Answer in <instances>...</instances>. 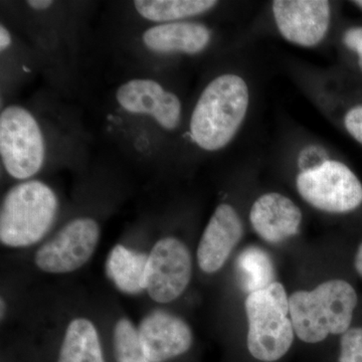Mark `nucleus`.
Returning a JSON list of instances; mask_svg holds the SVG:
<instances>
[{
  "mask_svg": "<svg viewBox=\"0 0 362 362\" xmlns=\"http://www.w3.org/2000/svg\"><path fill=\"white\" fill-rule=\"evenodd\" d=\"M112 101L116 132L144 158H156L158 141L180 128L182 102L157 77L126 78L114 90Z\"/></svg>",
  "mask_w": 362,
  "mask_h": 362,
  "instance_id": "nucleus-1",
  "label": "nucleus"
},
{
  "mask_svg": "<svg viewBox=\"0 0 362 362\" xmlns=\"http://www.w3.org/2000/svg\"><path fill=\"white\" fill-rule=\"evenodd\" d=\"M246 81L223 74L204 88L189 117L188 135L195 146L216 152L230 144L244 122L249 108Z\"/></svg>",
  "mask_w": 362,
  "mask_h": 362,
  "instance_id": "nucleus-2",
  "label": "nucleus"
},
{
  "mask_svg": "<svg viewBox=\"0 0 362 362\" xmlns=\"http://www.w3.org/2000/svg\"><path fill=\"white\" fill-rule=\"evenodd\" d=\"M359 304L356 287L343 279H332L311 291L289 297V313L295 334L306 343L342 335L352 327Z\"/></svg>",
  "mask_w": 362,
  "mask_h": 362,
  "instance_id": "nucleus-3",
  "label": "nucleus"
},
{
  "mask_svg": "<svg viewBox=\"0 0 362 362\" xmlns=\"http://www.w3.org/2000/svg\"><path fill=\"white\" fill-rule=\"evenodd\" d=\"M59 201L45 181H20L9 188L0 204V242L8 247L33 246L51 230Z\"/></svg>",
  "mask_w": 362,
  "mask_h": 362,
  "instance_id": "nucleus-4",
  "label": "nucleus"
},
{
  "mask_svg": "<svg viewBox=\"0 0 362 362\" xmlns=\"http://www.w3.org/2000/svg\"><path fill=\"white\" fill-rule=\"evenodd\" d=\"M37 112L23 104H8L0 113V161L9 177L33 180L51 153V135Z\"/></svg>",
  "mask_w": 362,
  "mask_h": 362,
  "instance_id": "nucleus-5",
  "label": "nucleus"
},
{
  "mask_svg": "<svg viewBox=\"0 0 362 362\" xmlns=\"http://www.w3.org/2000/svg\"><path fill=\"white\" fill-rule=\"evenodd\" d=\"M245 309L250 354L266 362L282 358L289 351L295 335L284 286L274 282L265 289L251 293L245 301Z\"/></svg>",
  "mask_w": 362,
  "mask_h": 362,
  "instance_id": "nucleus-6",
  "label": "nucleus"
},
{
  "mask_svg": "<svg viewBox=\"0 0 362 362\" xmlns=\"http://www.w3.org/2000/svg\"><path fill=\"white\" fill-rule=\"evenodd\" d=\"M296 187L305 202L326 213L349 214L362 206L361 180L339 161L325 160L302 171Z\"/></svg>",
  "mask_w": 362,
  "mask_h": 362,
  "instance_id": "nucleus-7",
  "label": "nucleus"
},
{
  "mask_svg": "<svg viewBox=\"0 0 362 362\" xmlns=\"http://www.w3.org/2000/svg\"><path fill=\"white\" fill-rule=\"evenodd\" d=\"M100 238L101 226L96 218L76 216L37 250L35 266L52 275L73 273L90 261L96 252Z\"/></svg>",
  "mask_w": 362,
  "mask_h": 362,
  "instance_id": "nucleus-8",
  "label": "nucleus"
},
{
  "mask_svg": "<svg viewBox=\"0 0 362 362\" xmlns=\"http://www.w3.org/2000/svg\"><path fill=\"white\" fill-rule=\"evenodd\" d=\"M213 40L209 26L195 21L145 25L129 40V49L141 61L156 64L178 56H197Z\"/></svg>",
  "mask_w": 362,
  "mask_h": 362,
  "instance_id": "nucleus-9",
  "label": "nucleus"
},
{
  "mask_svg": "<svg viewBox=\"0 0 362 362\" xmlns=\"http://www.w3.org/2000/svg\"><path fill=\"white\" fill-rule=\"evenodd\" d=\"M192 277L189 250L176 237H164L152 247L147 261L145 292L156 303L175 301L185 293Z\"/></svg>",
  "mask_w": 362,
  "mask_h": 362,
  "instance_id": "nucleus-10",
  "label": "nucleus"
},
{
  "mask_svg": "<svg viewBox=\"0 0 362 362\" xmlns=\"http://www.w3.org/2000/svg\"><path fill=\"white\" fill-rule=\"evenodd\" d=\"M279 32L288 42L311 47L322 42L330 25L331 9L324 0H276L272 4Z\"/></svg>",
  "mask_w": 362,
  "mask_h": 362,
  "instance_id": "nucleus-11",
  "label": "nucleus"
},
{
  "mask_svg": "<svg viewBox=\"0 0 362 362\" xmlns=\"http://www.w3.org/2000/svg\"><path fill=\"white\" fill-rule=\"evenodd\" d=\"M137 328L145 354L152 362H166L182 356L194 341L190 326L168 311L150 312Z\"/></svg>",
  "mask_w": 362,
  "mask_h": 362,
  "instance_id": "nucleus-12",
  "label": "nucleus"
},
{
  "mask_svg": "<svg viewBox=\"0 0 362 362\" xmlns=\"http://www.w3.org/2000/svg\"><path fill=\"white\" fill-rule=\"evenodd\" d=\"M243 235L244 226L233 206L221 204L216 207L197 247V264L201 270L206 274L220 271Z\"/></svg>",
  "mask_w": 362,
  "mask_h": 362,
  "instance_id": "nucleus-13",
  "label": "nucleus"
},
{
  "mask_svg": "<svg viewBox=\"0 0 362 362\" xmlns=\"http://www.w3.org/2000/svg\"><path fill=\"white\" fill-rule=\"evenodd\" d=\"M250 221L255 232L269 244H279L296 235L302 221V211L285 195L269 192L252 206Z\"/></svg>",
  "mask_w": 362,
  "mask_h": 362,
  "instance_id": "nucleus-14",
  "label": "nucleus"
},
{
  "mask_svg": "<svg viewBox=\"0 0 362 362\" xmlns=\"http://www.w3.org/2000/svg\"><path fill=\"white\" fill-rule=\"evenodd\" d=\"M214 0H136L131 13L146 25L192 21L218 6Z\"/></svg>",
  "mask_w": 362,
  "mask_h": 362,
  "instance_id": "nucleus-15",
  "label": "nucleus"
},
{
  "mask_svg": "<svg viewBox=\"0 0 362 362\" xmlns=\"http://www.w3.org/2000/svg\"><path fill=\"white\" fill-rule=\"evenodd\" d=\"M147 261L148 255L116 245L107 258V275L121 292L139 294L145 291Z\"/></svg>",
  "mask_w": 362,
  "mask_h": 362,
  "instance_id": "nucleus-16",
  "label": "nucleus"
},
{
  "mask_svg": "<svg viewBox=\"0 0 362 362\" xmlns=\"http://www.w3.org/2000/svg\"><path fill=\"white\" fill-rule=\"evenodd\" d=\"M58 362H106L96 325L85 317L66 326Z\"/></svg>",
  "mask_w": 362,
  "mask_h": 362,
  "instance_id": "nucleus-17",
  "label": "nucleus"
},
{
  "mask_svg": "<svg viewBox=\"0 0 362 362\" xmlns=\"http://www.w3.org/2000/svg\"><path fill=\"white\" fill-rule=\"evenodd\" d=\"M237 271L243 289L249 294L275 282L270 256L258 247H247L242 252L237 259Z\"/></svg>",
  "mask_w": 362,
  "mask_h": 362,
  "instance_id": "nucleus-18",
  "label": "nucleus"
},
{
  "mask_svg": "<svg viewBox=\"0 0 362 362\" xmlns=\"http://www.w3.org/2000/svg\"><path fill=\"white\" fill-rule=\"evenodd\" d=\"M113 347L116 362H152L143 349L138 328L126 317L114 325Z\"/></svg>",
  "mask_w": 362,
  "mask_h": 362,
  "instance_id": "nucleus-19",
  "label": "nucleus"
},
{
  "mask_svg": "<svg viewBox=\"0 0 362 362\" xmlns=\"http://www.w3.org/2000/svg\"><path fill=\"white\" fill-rule=\"evenodd\" d=\"M339 362H362V325L352 326L340 337Z\"/></svg>",
  "mask_w": 362,
  "mask_h": 362,
  "instance_id": "nucleus-20",
  "label": "nucleus"
},
{
  "mask_svg": "<svg viewBox=\"0 0 362 362\" xmlns=\"http://www.w3.org/2000/svg\"><path fill=\"white\" fill-rule=\"evenodd\" d=\"M344 125L349 134L362 144V106L354 107L347 112Z\"/></svg>",
  "mask_w": 362,
  "mask_h": 362,
  "instance_id": "nucleus-21",
  "label": "nucleus"
},
{
  "mask_svg": "<svg viewBox=\"0 0 362 362\" xmlns=\"http://www.w3.org/2000/svg\"><path fill=\"white\" fill-rule=\"evenodd\" d=\"M343 42L349 49L356 52L362 70V28H350L345 33Z\"/></svg>",
  "mask_w": 362,
  "mask_h": 362,
  "instance_id": "nucleus-22",
  "label": "nucleus"
},
{
  "mask_svg": "<svg viewBox=\"0 0 362 362\" xmlns=\"http://www.w3.org/2000/svg\"><path fill=\"white\" fill-rule=\"evenodd\" d=\"M354 268L357 275L362 279V240L357 245L354 256Z\"/></svg>",
  "mask_w": 362,
  "mask_h": 362,
  "instance_id": "nucleus-23",
  "label": "nucleus"
},
{
  "mask_svg": "<svg viewBox=\"0 0 362 362\" xmlns=\"http://www.w3.org/2000/svg\"><path fill=\"white\" fill-rule=\"evenodd\" d=\"M6 303L4 301V298H1V319L4 320V316H6Z\"/></svg>",
  "mask_w": 362,
  "mask_h": 362,
  "instance_id": "nucleus-24",
  "label": "nucleus"
},
{
  "mask_svg": "<svg viewBox=\"0 0 362 362\" xmlns=\"http://www.w3.org/2000/svg\"><path fill=\"white\" fill-rule=\"evenodd\" d=\"M354 4H356V6H358L362 9V0H359V1H354Z\"/></svg>",
  "mask_w": 362,
  "mask_h": 362,
  "instance_id": "nucleus-25",
  "label": "nucleus"
}]
</instances>
